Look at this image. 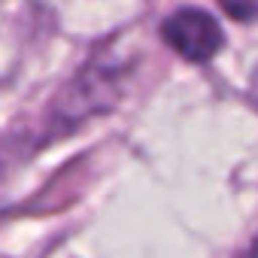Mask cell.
Instances as JSON below:
<instances>
[{
    "mask_svg": "<svg viewBox=\"0 0 258 258\" xmlns=\"http://www.w3.org/2000/svg\"><path fill=\"white\" fill-rule=\"evenodd\" d=\"M124 67L109 61V58H94L88 67H82L76 73V79L61 91L58 103H55V115H52V124L55 127H76L82 124L85 118L97 115V112H106L118 91H121V79H124Z\"/></svg>",
    "mask_w": 258,
    "mask_h": 258,
    "instance_id": "cell-1",
    "label": "cell"
},
{
    "mask_svg": "<svg viewBox=\"0 0 258 258\" xmlns=\"http://www.w3.org/2000/svg\"><path fill=\"white\" fill-rule=\"evenodd\" d=\"M161 37L176 55H182L185 61H195V64L210 61L225 43L219 22L207 10H195V7H182V10L170 13L161 22Z\"/></svg>",
    "mask_w": 258,
    "mask_h": 258,
    "instance_id": "cell-2",
    "label": "cell"
},
{
    "mask_svg": "<svg viewBox=\"0 0 258 258\" xmlns=\"http://www.w3.org/2000/svg\"><path fill=\"white\" fill-rule=\"evenodd\" d=\"M234 22H258V0H219Z\"/></svg>",
    "mask_w": 258,
    "mask_h": 258,
    "instance_id": "cell-3",
    "label": "cell"
},
{
    "mask_svg": "<svg viewBox=\"0 0 258 258\" xmlns=\"http://www.w3.org/2000/svg\"><path fill=\"white\" fill-rule=\"evenodd\" d=\"M252 103L258 106V70H255V79H252Z\"/></svg>",
    "mask_w": 258,
    "mask_h": 258,
    "instance_id": "cell-4",
    "label": "cell"
}]
</instances>
